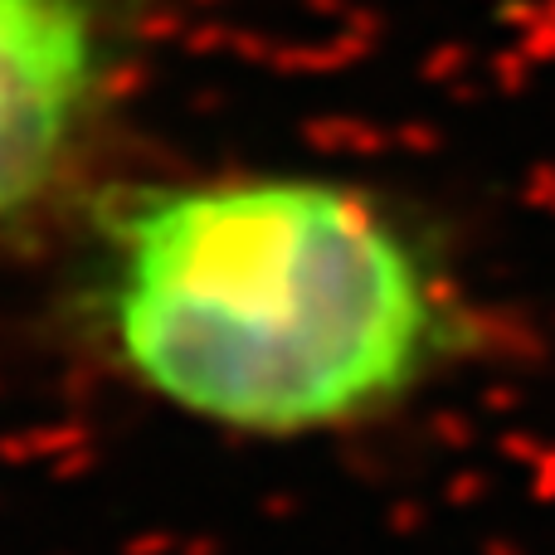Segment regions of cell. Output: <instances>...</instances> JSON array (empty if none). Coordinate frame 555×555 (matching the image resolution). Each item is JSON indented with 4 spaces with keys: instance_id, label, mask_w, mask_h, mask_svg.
I'll return each instance as SVG.
<instances>
[{
    "instance_id": "cell-1",
    "label": "cell",
    "mask_w": 555,
    "mask_h": 555,
    "mask_svg": "<svg viewBox=\"0 0 555 555\" xmlns=\"http://www.w3.org/2000/svg\"><path fill=\"white\" fill-rule=\"evenodd\" d=\"M68 322L137 395L244 439L404 404L468 341L424 234L336 176L220 171L88 191Z\"/></svg>"
},
{
    "instance_id": "cell-2",
    "label": "cell",
    "mask_w": 555,
    "mask_h": 555,
    "mask_svg": "<svg viewBox=\"0 0 555 555\" xmlns=\"http://www.w3.org/2000/svg\"><path fill=\"white\" fill-rule=\"evenodd\" d=\"M162 15L166 0H0V249L88 195Z\"/></svg>"
}]
</instances>
